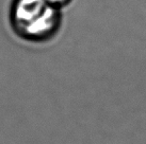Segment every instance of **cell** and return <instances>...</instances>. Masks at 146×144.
Returning <instances> with one entry per match:
<instances>
[{
  "instance_id": "6da1fadb",
  "label": "cell",
  "mask_w": 146,
  "mask_h": 144,
  "mask_svg": "<svg viewBox=\"0 0 146 144\" xmlns=\"http://www.w3.org/2000/svg\"><path fill=\"white\" fill-rule=\"evenodd\" d=\"M10 22L24 40L45 43L53 38L61 28V11L47 0H12Z\"/></svg>"
},
{
  "instance_id": "7a4b0ae2",
  "label": "cell",
  "mask_w": 146,
  "mask_h": 144,
  "mask_svg": "<svg viewBox=\"0 0 146 144\" xmlns=\"http://www.w3.org/2000/svg\"><path fill=\"white\" fill-rule=\"evenodd\" d=\"M49 3L52 4L53 7H56L58 9H61L65 5H67L68 3H70L72 0H47Z\"/></svg>"
}]
</instances>
